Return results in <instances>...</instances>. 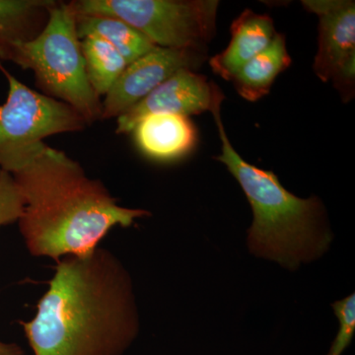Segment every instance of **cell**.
Listing matches in <instances>:
<instances>
[{"instance_id":"cell-1","label":"cell","mask_w":355,"mask_h":355,"mask_svg":"<svg viewBox=\"0 0 355 355\" xmlns=\"http://www.w3.org/2000/svg\"><path fill=\"white\" fill-rule=\"evenodd\" d=\"M21 324L34 355H125L140 328L132 277L106 249L64 257Z\"/></svg>"},{"instance_id":"cell-2","label":"cell","mask_w":355,"mask_h":355,"mask_svg":"<svg viewBox=\"0 0 355 355\" xmlns=\"http://www.w3.org/2000/svg\"><path fill=\"white\" fill-rule=\"evenodd\" d=\"M12 176L24 198L20 232L34 257L88 256L114 226L150 216L118 205L78 163L46 144Z\"/></svg>"},{"instance_id":"cell-3","label":"cell","mask_w":355,"mask_h":355,"mask_svg":"<svg viewBox=\"0 0 355 355\" xmlns=\"http://www.w3.org/2000/svg\"><path fill=\"white\" fill-rule=\"evenodd\" d=\"M214 116L222 142L221 154L216 159L237 180L253 210L247 234L250 253L289 270L322 258L334 236L321 200L296 197L275 173L245 161L228 139L220 111Z\"/></svg>"},{"instance_id":"cell-4","label":"cell","mask_w":355,"mask_h":355,"mask_svg":"<svg viewBox=\"0 0 355 355\" xmlns=\"http://www.w3.org/2000/svg\"><path fill=\"white\" fill-rule=\"evenodd\" d=\"M0 58L33 70L40 89L76 110L86 123L102 118V104L86 76L76 14L69 3L55 1L36 38L0 42Z\"/></svg>"},{"instance_id":"cell-5","label":"cell","mask_w":355,"mask_h":355,"mask_svg":"<svg viewBox=\"0 0 355 355\" xmlns=\"http://www.w3.org/2000/svg\"><path fill=\"white\" fill-rule=\"evenodd\" d=\"M81 15L118 18L142 33L156 46L200 51L216 30V0H78Z\"/></svg>"},{"instance_id":"cell-6","label":"cell","mask_w":355,"mask_h":355,"mask_svg":"<svg viewBox=\"0 0 355 355\" xmlns=\"http://www.w3.org/2000/svg\"><path fill=\"white\" fill-rule=\"evenodd\" d=\"M0 70L9 85L6 102L0 105V169L13 175L46 146L44 139L79 132L87 123L65 103L20 83L1 64Z\"/></svg>"},{"instance_id":"cell-7","label":"cell","mask_w":355,"mask_h":355,"mask_svg":"<svg viewBox=\"0 0 355 355\" xmlns=\"http://www.w3.org/2000/svg\"><path fill=\"white\" fill-rule=\"evenodd\" d=\"M303 6L319 18V48L315 73L331 81L343 100L352 99L355 83V4L350 0H305Z\"/></svg>"},{"instance_id":"cell-8","label":"cell","mask_w":355,"mask_h":355,"mask_svg":"<svg viewBox=\"0 0 355 355\" xmlns=\"http://www.w3.org/2000/svg\"><path fill=\"white\" fill-rule=\"evenodd\" d=\"M224 94L207 77L193 70L182 69L166 79L144 100L118 118L116 132H132L140 120L148 114H173L189 116L220 111Z\"/></svg>"},{"instance_id":"cell-9","label":"cell","mask_w":355,"mask_h":355,"mask_svg":"<svg viewBox=\"0 0 355 355\" xmlns=\"http://www.w3.org/2000/svg\"><path fill=\"white\" fill-rule=\"evenodd\" d=\"M205 60L202 51L155 46L127 65L107 93L102 118L120 116L182 69H191Z\"/></svg>"},{"instance_id":"cell-10","label":"cell","mask_w":355,"mask_h":355,"mask_svg":"<svg viewBox=\"0 0 355 355\" xmlns=\"http://www.w3.org/2000/svg\"><path fill=\"white\" fill-rule=\"evenodd\" d=\"M132 132L140 150L157 161L184 157L193 150L198 140L195 125L188 116L180 114H148Z\"/></svg>"},{"instance_id":"cell-11","label":"cell","mask_w":355,"mask_h":355,"mask_svg":"<svg viewBox=\"0 0 355 355\" xmlns=\"http://www.w3.org/2000/svg\"><path fill=\"white\" fill-rule=\"evenodd\" d=\"M230 31L227 48L209 60L214 72L229 81L243 65L266 50L277 35L270 16L250 9L236 18Z\"/></svg>"},{"instance_id":"cell-12","label":"cell","mask_w":355,"mask_h":355,"mask_svg":"<svg viewBox=\"0 0 355 355\" xmlns=\"http://www.w3.org/2000/svg\"><path fill=\"white\" fill-rule=\"evenodd\" d=\"M291 64L286 38L277 33L270 46L243 65L230 81L238 94L247 101L256 102L270 92L275 78Z\"/></svg>"},{"instance_id":"cell-13","label":"cell","mask_w":355,"mask_h":355,"mask_svg":"<svg viewBox=\"0 0 355 355\" xmlns=\"http://www.w3.org/2000/svg\"><path fill=\"white\" fill-rule=\"evenodd\" d=\"M76 29L80 40L86 37H97L106 41L121 53L128 64L146 55L156 46L142 33L125 21L109 16L76 14Z\"/></svg>"},{"instance_id":"cell-14","label":"cell","mask_w":355,"mask_h":355,"mask_svg":"<svg viewBox=\"0 0 355 355\" xmlns=\"http://www.w3.org/2000/svg\"><path fill=\"white\" fill-rule=\"evenodd\" d=\"M55 3L51 0H0V42L36 38Z\"/></svg>"},{"instance_id":"cell-15","label":"cell","mask_w":355,"mask_h":355,"mask_svg":"<svg viewBox=\"0 0 355 355\" xmlns=\"http://www.w3.org/2000/svg\"><path fill=\"white\" fill-rule=\"evenodd\" d=\"M86 76L98 97L106 95L127 67V62L113 46L97 37L81 41Z\"/></svg>"},{"instance_id":"cell-16","label":"cell","mask_w":355,"mask_h":355,"mask_svg":"<svg viewBox=\"0 0 355 355\" xmlns=\"http://www.w3.org/2000/svg\"><path fill=\"white\" fill-rule=\"evenodd\" d=\"M331 307L338 320V330L327 355H343L354 338L355 294L336 301Z\"/></svg>"},{"instance_id":"cell-17","label":"cell","mask_w":355,"mask_h":355,"mask_svg":"<svg viewBox=\"0 0 355 355\" xmlns=\"http://www.w3.org/2000/svg\"><path fill=\"white\" fill-rule=\"evenodd\" d=\"M24 198L10 173L0 169V227L19 220Z\"/></svg>"},{"instance_id":"cell-18","label":"cell","mask_w":355,"mask_h":355,"mask_svg":"<svg viewBox=\"0 0 355 355\" xmlns=\"http://www.w3.org/2000/svg\"><path fill=\"white\" fill-rule=\"evenodd\" d=\"M0 355H26L24 350L16 343H4L0 340Z\"/></svg>"}]
</instances>
